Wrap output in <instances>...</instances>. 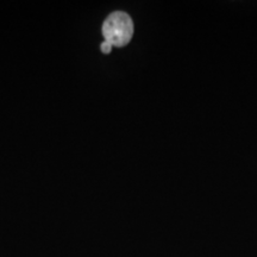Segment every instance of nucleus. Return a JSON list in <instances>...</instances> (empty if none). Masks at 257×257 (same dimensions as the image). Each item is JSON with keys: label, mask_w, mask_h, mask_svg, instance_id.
Listing matches in <instances>:
<instances>
[{"label": "nucleus", "mask_w": 257, "mask_h": 257, "mask_svg": "<svg viewBox=\"0 0 257 257\" xmlns=\"http://www.w3.org/2000/svg\"><path fill=\"white\" fill-rule=\"evenodd\" d=\"M134 22L125 12H113L102 24V36L112 47H124L130 43L134 36Z\"/></svg>", "instance_id": "obj_1"}, {"label": "nucleus", "mask_w": 257, "mask_h": 257, "mask_svg": "<svg viewBox=\"0 0 257 257\" xmlns=\"http://www.w3.org/2000/svg\"><path fill=\"white\" fill-rule=\"evenodd\" d=\"M112 44H110L108 43V42H106V41H104L101 43V46H100V49H101V53H104V54H110L111 53V50H112Z\"/></svg>", "instance_id": "obj_2"}]
</instances>
